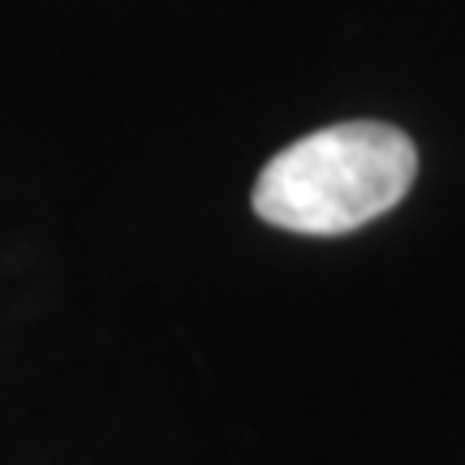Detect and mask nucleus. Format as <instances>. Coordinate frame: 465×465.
Masks as SVG:
<instances>
[{
  "label": "nucleus",
  "mask_w": 465,
  "mask_h": 465,
  "mask_svg": "<svg viewBox=\"0 0 465 465\" xmlns=\"http://www.w3.org/2000/svg\"><path fill=\"white\" fill-rule=\"evenodd\" d=\"M418 173L410 134L383 121H341L289 143L254 182L259 220L289 232L336 237L392 212Z\"/></svg>",
  "instance_id": "obj_1"
}]
</instances>
